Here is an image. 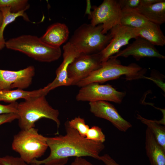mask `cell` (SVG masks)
Here are the masks:
<instances>
[{"label": "cell", "instance_id": "7a4b0ae2", "mask_svg": "<svg viewBox=\"0 0 165 165\" xmlns=\"http://www.w3.org/2000/svg\"><path fill=\"white\" fill-rule=\"evenodd\" d=\"M147 70L136 63L127 66L121 64L120 61L113 56L106 61L102 62L101 67L92 72L87 77L78 83L76 85L81 87L94 82L102 83L117 79L125 76L127 81L144 78Z\"/></svg>", "mask_w": 165, "mask_h": 165}, {"label": "cell", "instance_id": "52a82bcc", "mask_svg": "<svg viewBox=\"0 0 165 165\" xmlns=\"http://www.w3.org/2000/svg\"><path fill=\"white\" fill-rule=\"evenodd\" d=\"M122 8L118 0H104L98 6H94L89 17L93 26L102 25V33L107 34L115 26L120 24Z\"/></svg>", "mask_w": 165, "mask_h": 165}, {"label": "cell", "instance_id": "d590c367", "mask_svg": "<svg viewBox=\"0 0 165 165\" xmlns=\"http://www.w3.org/2000/svg\"><path fill=\"white\" fill-rule=\"evenodd\" d=\"M0 165H3L0 159Z\"/></svg>", "mask_w": 165, "mask_h": 165}, {"label": "cell", "instance_id": "1f68e13d", "mask_svg": "<svg viewBox=\"0 0 165 165\" xmlns=\"http://www.w3.org/2000/svg\"><path fill=\"white\" fill-rule=\"evenodd\" d=\"M68 160V158H67L60 159L50 161L43 165H65Z\"/></svg>", "mask_w": 165, "mask_h": 165}, {"label": "cell", "instance_id": "d4e9b609", "mask_svg": "<svg viewBox=\"0 0 165 165\" xmlns=\"http://www.w3.org/2000/svg\"><path fill=\"white\" fill-rule=\"evenodd\" d=\"M86 138L88 139L103 143L105 141V136L101 129L97 126H93L88 130Z\"/></svg>", "mask_w": 165, "mask_h": 165}, {"label": "cell", "instance_id": "2e32d148", "mask_svg": "<svg viewBox=\"0 0 165 165\" xmlns=\"http://www.w3.org/2000/svg\"><path fill=\"white\" fill-rule=\"evenodd\" d=\"M145 148L151 165H165V150L158 144L148 128L145 132Z\"/></svg>", "mask_w": 165, "mask_h": 165}, {"label": "cell", "instance_id": "5bb4252c", "mask_svg": "<svg viewBox=\"0 0 165 165\" xmlns=\"http://www.w3.org/2000/svg\"><path fill=\"white\" fill-rule=\"evenodd\" d=\"M63 61L56 71L54 80L44 87L48 93L50 91L60 86H71L68 77L67 70L69 65L80 54L68 42L63 46Z\"/></svg>", "mask_w": 165, "mask_h": 165}, {"label": "cell", "instance_id": "f1b7e54d", "mask_svg": "<svg viewBox=\"0 0 165 165\" xmlns=\"http://www.w3.org/2000/svg\"><path fill=\"white\" fill-rule=\"evenodd\" d=\"M18 116L17 114L9 113L0 115V125L8 123H10L17 119Z\"/></svg>", "mask_w": 165, "mask_h": 165}, {"label": "cell", "instance_id": "ffe728a7", "mask_svg": "<svg viewBox=\"0 0 165 165\" xmlns=\"http://www.w3.org/2000/svg\"><path fill=\"white\" fill-rule=\"evenodd\" d=\"M148 21L136 9H122L120 24L134 28L142 27Z\"/></svg>", "mask_w": 165, "mask_h": 165}, {"label": "cell", "instance_id": "8992f818", "mask_svg": "<svg viewBox=\"0 0 165 165\" xmlns=\"http://www.w3.org/2000/svg\"><path fill=\"white\" fill-rule=\"evenodd\" d=\"M47 137L39 134L34 127L21 130L13 136L12 149L28 164L42 156L48 148Z\"/></svg>", "mask_w": 165, "mask_h": 165}, {"label": "cell", "instance_id": "d6986e66", "mask_svg": "<svg viewBox=\"0 0 165 165\" xmlns=\"http://www.w3.org/2000/svg\"><path fill=\"white\" fill-rule=\"evenodd\" d=\"M47 94L44 88L31 91L19 89L15 90H0V101L11 103L20 99L25 100L42 95L46 96Z\"/></svg>", "mask_w": 165, "mask_h": 165}, {"label": "cell", "instance_id": "8fae6325", "mask_svg": "<svg viewBox=\"0 0 165 165\" xmlns=\"http://www.w3.org/2000/svg\"><path fill=\"white\" fill-rule=\"evenodd\" d=\"M35 74L33 66L17 71L0 69V90L27 88L31 84Z\"/></svg>", "mask_w": 165, "mask_h": 165}, {"label": "cell", "instance_id": "3957f363", "mask_svg": "<svg viewBox=\"0 0 165 165\" xmlns=\"http://www.w3.org/2000/svg\"><path fill=\"white\" fill-rule=\"evenodd\" d=\"M17 114L18 124L21 130L34 127L35 123L42 118L51 119L56 124L57 134L61 124L59 112L49 104L46 96L42 95L25 100L18 103Z\"/></svg>", "mask_w": 165, "mask_h": 165}, {"label": "cell", "instance_id": "83f0119b", "mask_svg": "<svg viewBox=\"0 0 165 165\" xmlns=\"http://www.w3.org/2000/svg\"><path fill=\"white\" fill-rule=\"evenodd\" d=\"M122 9L124 8L136 9L140 5V0H118Z\"/></svg>", "mask_w": 165, "mask_h": 165}, {"label": "cell", "instance_id": "4316f807", "mask_svg": "<svg viewBox=\"0 0 165 165\" xmlns=\"http://www.w3.org/2000/svg\"><path fill=\"white\" fill-rule=\"evenodd\" d=\"M18 103L15 102L5 105L0 104V115L9 113L17 114Z\"/></svg>", "mask_w": 165, "mask_h": 165}, {"label": "cell", "instance_id": "603a6c76", "mask_svg": "<svg viewBox=\"0 0 165 165\" xmlns=\"http://www.w3.org/2000/svg\"><path fill=\"white\" fill-rule=\"evenodd\" d=\"M29 6L27 0H0V7H10L11 12L13 13L26 11Z\"/></svg>", "mask_w": 165, "mask_h": 165}, {"label": "cell", "instance_id": "9a60e30c", "mask_svg": "<svg viewBox=\"0 0 165 165\" xmlns=\"http://www.w3.org/2000/svg\"><path fill=\"white\" fill-rule=\"evenodd\" d=\"M69 34L68 28L65 24L56 23L50 26L40 38L43 42L51 46L60 47L68 39Z\"/></svg>", "mask_w": 165, "mask_h": 165}, {"label": "cell", "instance_id": "30bf717a", "mask_svg": "<svg viewBox=\"0 0 165 165\" xmlns=\"http://www.w3.org/2000/svg\"><path fill=\"white\" fill-rule=\"evenodd\" d=\"M112 38L107 46L99 53L101 62L106 61L111 56L118 53L123 46L128 45L132 38H136V29L117 25L110 30Z\"/></svg>", "mask_w": 165, "mask_h": 165}, {"label": "cell", "instance_id": "7402d4cb", "mask_svg": "<svg viewBox=\"0 0 165 165\" xmlns=\"http://www.w3.org/2000/svg\"><path fill=\"white\" fill-rule=\"evenodd\" d=\"M137 116V118L147 126L158 144L165 150V127L160 125L157 121L146 119L138 114Z\"/></svg>", "mask_w": 165, "mask_h": 165}, {"label": "cell", "instance_id": "836d02e7", "mask_svg": "<svg viewBox=\"0 0 165 165\" xmlns=\"http://www.w3.org/2000/svg\"><path fill=\"white\" fill-rule=\"evenodd\" d=\"M3 19V16L2 13L0 11V26L1 25Z\"/></svg>", "mask_w": 165, "mask_h": 165}, {"label": "cell", "instance_id": "cb8c5ba5", "mask_svg": "<svg viewBox=\"0 0 165 165\" xmlns=\"http://www.w3.org/2000/svg\"><path fill=\"white\" fill-rule=\"evenodd\" d=\"M68 122L71 127L76 130L82 136L86 137L90 128L83 118L79 116L75 117L70 121L68 120Z\"/></svg>", "mask_w": 165, "mask_h": 165}, {"label": "cell", "instance_id": "f546056e", "mask_svg": "<svg viewBox=\"0 0 165 165\" xmlns=\"http://www.w3.org/2000/svg\"><path fill=\"white\" fill-rule=\"evenodd\" d=\"M99 160L102 161L105 165H120L107 154L100 156Z\"/></svg>", "mask_w": 165, "mask_h": 165}, {"label": "cell", "instance_id": "484cf974", "mask_svg": "<svg viewBox=\"0 0 165 165\" xmlns=\"http://www.w3.org/2000/svg\"><path fill=\"white\" fill-rule=\"evenodd\" d=\"M0 159L3 165H28L20 157L7 155L0 157Z\"/></svg>", "mask_w": 165, "mask_h": 165}, {"label": "cell", "instance_id": "ba28073f", "mask_svg": "<svg viewBox=\"0 0 165 165\" xmlns=\"http://www.w3.org/2000/svg\"><path fill=\"white\" fill-rule=\"evenodd\" d=\"M126 95V92L117 91L110 84L94 82L81 87L76 99L78 101H105L120 104Z\"/></svg>", "mask_w": 165, "mask_h": 165}, {"label": "cell", "instance_id": "277c9868", "mask_svg": "<svg viewBox=\"0 0 165 165\" xmlns=\"http://www.w3.org/2000/svg\"><path fill=\"white\" fill-rule=\"evenodd\" d=\"M8 49L19 51L42 62H51L58 59L61 55L60 47L51 46L36 36L23 35L6 41Z\"/></svg>", "mask_w": 165, "mask_h": 165}, {"label": "cell", "instance_id": "e0dca14e", "mask_svg": "<svg viewBox=\"0 0 165 165\" xmlns=\"http://www.w3.org/2000/svg\"><path fill=\"white\" fill-rule=\"evenodd\" d=\"M135 29L138 37L145 39L154 46L165 45V36L160 25L148 21L141 28Z\"/></svg>", "mask_w": 165, "mask_h": 165}, {"label": "cell", "instance_id": "4dcf8cb0", "mask_svg": "<svg viewBox=\"0 0 165 165\" xmlns=\"http://www.w3.org/2000/svg\"><path fill=\"white\" fill-rule=\"evenodd\" d=\"M70 165H95L82 157H76Z\"/></svg>", "mask_w": 165, "mask_h": 165}, {"label": "cell", "instance_id": "6da1fadb", "mask_svg": "<svg viewBox=\"0 0 165 165\" xmlns=\"http://www.w3.org/2000/svg\"><path fill=\"white\" fill-rule=\"evenodd\" d=\"M66 134L47 137V143L50 148V155L41 160L35 159L31 163L38 165L70 157L89 156L99 160V154L104 149L103 143L96 142L82 136L75 129L71 127L68 121L64 124Z\"/></svg>", "mask_w": 165, "mask_h": 165}, {"label": "cell", "instance_id": "9c48e42d", "mask_svg": "<svg viewBox=\"0 0 165 165\" xmlns=\"http://www.w3.org/2000/svg\"><path fill=\"white\" fill-rule=\"evenodd\" d=\"M101 62L99 53L93 54L80 53L69 65L68 77L71 85H76L92 72L100 68Z\"/></svg>", "mask_w": 165, "mask_h": 165}, {"label": "cell", "instance_id": "4fadbf2b", "mask_svg": "<svg viewBox=\"0 0 165 165\" xmlns=\"http://www.w3.org/2000/svg\"><path fill=\"white\" fill-rule=\"evenodd\" d=\"M135 39V41L129 44L125 49L112 56L116 58L119 57L127 58L131 56L137 61L145 57L165 59V56L160 53L155 46L147 40L140 37Z\"/></svg>", "mask_w": 165, "mask_h": 165}, {"label": "cell", "instance_id": "5b68a950", "mask_svg": "<svg viewBox=\"0 0 165 165\" xmlns=\"http://www.w3.org/2000/svg\"><path fill=\"white\" fill-rule=\"evenodd\" d=\"M102 24H83L74 31L68 42L79 53H96L101 51L112 38L110 33H102Z\"/></svg>", "mask_w": 165, "mask_h": 165}, {"label": "cell", "instance_id": "7c38bea8", "mask_svg": "<svg viewBox=\"0 0 165 165\" xmlns=\"http://www.w3.org/2000/svg\"><path fill=\"white\" fill-rule=\"evenodd\" d=\"M90 112L97 117L110 122L118 130L126 132L132 125L119 114L115 107L107 101L89 102Z\"/></svg>", "mask_w": 165, "mask_h": 165}, {"label": "cell", "instance_id": "ac0fdd59", "mask_svg": "<svg viewBox=\"0 0 165 165\" xmlns=\"http://www.w3.org/2000/svg\"><path fill=\"white\" fill-rule=\"evenodd\" d=\"M138 11L148 21L160 25L165 22V0L147 6L140 5Z\"/></svg>", "mask_w": 165, "mask_h": 165}, {"label": "cell", "instance_id": "44dd1931", "mask_svg": "<svg viewBox=\"0 0 165 165\" xmlns=\"http://www.w3.org/2000/svg\"><path fill=\"white\" fill-rule=\"evenodd\" d=\"M0 11L3 14V19L0 26V50L5 47L6 41L4 37V32L5 28L9 24L14 21L16 18L20 16L22 17L26 21H30L28 16L25 13V11L13 13L11 12V8L9 7H0Z\"/></svg>", "mask_w": 165, "mask_h": 165}, {"label": "cell", "instance_id": "d6a6232c", "mask_svg": "<svg viewBox=\"0 0 165 165\" xmlns=\"http://www.w3.org/2000/svg\"><path fill=\"white\" fill-rule=\"evenodd\" d=\"M162 0H140V5L147 6L152 5L161 1Z\"/></svg>", "mask_w": 165, "mask_h": 165}, {"label": "cell", "instance_id": "e575fe53", "mask_svg": "<svg viewBox=\"0 0 165 165\" xmlns=\"http://www.w3.org/2000/svg\"><path fill=\"white\" fill-rule=\"evenodd\" d=\"M31 164V165H38L34 163H32Z\"/></svg>", "mask_w": 165, "mask_h": 165}]
</instances>
